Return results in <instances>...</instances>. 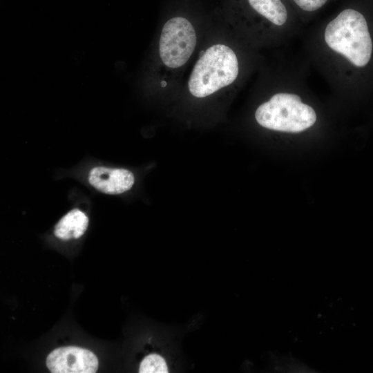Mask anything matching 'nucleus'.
<instances>
[{
    "mask_svg": "<svg viewBox=\"0 0 373 373\" xmlns=\"http://www.w3.org/2000/svg\"><path fill=\"white\" fill-rule=\"evenodd\" d=\"M87 179L94 189L108 195L126 192L135 183V176L131 171L104 166H95L90 169Z\"/></svg>",
    "mask_w": 373,
    "mask_h": 373,
    "instance_id": "nucleus-7",
    "label": "nucleus"
},
{
    "mask_svg": "<svg viewBox=\"0 0 373 373\" xmlns=\"http://www.w3.org/2000/svg\"><path fill=\"white\" fill-rule=\"evenodd\" d=\"M238 74L239 62L233 49L224 44H214L196 61L188 81V88L193 96L205 97L231 85Z\"/></svg>",
    "mask_w": 373,
    "mask_h": 373,
    "instance_id": "nucleus-2",
    "label": "nucleus"
},
{
    "mask_svg": "<svg viewBox=\"0 0 373 373\" xmlns=\"http://www.w3.org/2000/svg\"><path fill=\"white\" fill-rule=\"evenodd\" d=\"M298 17H309L317 13L332 0H287Z\"/></svg>",
    "mask_w": 373,
    "mask_h": 373,
    "instance_id": "nucleus-9",
    "label": "nucleus"
},
{
    "mask_svg": "<svg viewBox=\"0 0 373 373\" xmlns=\"http://www.w3.org/2000/svg\"><path fill=\"white\" fill-rule=\"evenodd\" d=\"M88 223V217L84 211L73 209L58 221L54 229V234L63 240L77 239L84 234Z\"/></svg>",
    "mask_w": 373,
    "mask_h": 373,
    "instance_id": "nucleus-8",
    "label": "nucleus"
},
{
    "mask_svg": "<svg viewBox=\"0 0 373 373\" xmlns=\"http://www.w3.org/2000/svg\"><path fill=\"white\" fill-rule=\"evenodd\" d=\"M168 372L165 360L157 354H151L144 357L139 368L140 373H166Z\"/></svg>",
    "mask_w": 373,
    "mask_h": 373,
    "instance_id": "nucleus-10",
    "label": "nucleus"
},
{
    "mask_svg": "<svg viewBox=\"0 0 373 373\" xmlns=\"http://www.w3.org/2000/svg\"><path fill=\"white\" fill-rule=\"evenodd\" d=\"M46 365L52 373H95L98 368V359L88 350L62 347L48 354Z\"/></svg>",
    "mask_w": 373,
    "mask_h": 373,
    "instance_id": "nucleus-6",
    "label": "nucleus"
},
{
    "mask_svg": "<svg viewBox=\"0 0 373 373\" xmlns=\"http://www.w3.org/2000/svg\"><path fill=\"white\" fill-rule=\"evenodd\" d=\"M228 10L246 27L287 30L298 18L287 0H229Z\"/></svg>",
    "mask_w": 373,
    "mask_h": 373,
    "instance_id": "nucleus-4",
    "label": "nucleus"
},
{
    "mask_svg": "<svg viewBox=\"0 0 373 373\" xmlns=\"http://www.w3.org/2000/svg\"><path fill=\"white\" fill-rule=\"evenodd\" d=\"M197 44L192 23L183 16H175L164 24L159 41V54L162 63L178 68L187 62Z\"/></svg>",
    "mask_w": 373,
    "mask_h": 373,
    "instance_id": "nucleus-5",
    "label": "nucleus"
},
{
    "mask_svg": "<svg viewBox=\"0 0 373 373\" xmlns=\"http://www.w3.org/2000/svg\"><path fill=\"white\" fill-rule=\"evenodd\" d=\"M255 118L265 128L298 133L312 127L317 115L314 108L303 102L300 95L283 91L261 104L255 112Z\"/></svg>",
    "mask_w": 373,
    "mask_h": 373,
    "instance_id": "nucleus-3",
    "label": "nucleus"
},
{
    "mask_svg": "<svg viewBox=\"0 0 373 373\" xmlns=\"http://www.w3.org/2000/svg\"><path fill=\"white\" fill-rule=\"evenodd\" d=\"M322 40L327 52L343 64L355 68L367 66L373 43L364 15L352 6L342 8L323 28Z\"/></svg>",
    "mask_w": 373,
    "mask_h": 373,
    "instance_id": "nucleus-1",
    "label": "nucleus"
}]
</instances>
